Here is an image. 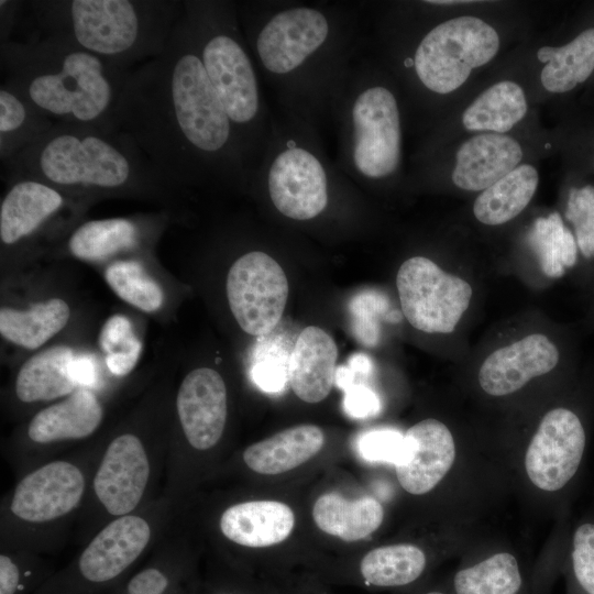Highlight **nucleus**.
<instances>
[{"mask_svg": "<svg viewBox=\"0 0 594 594\" xmlns=\"http://www.w3.org/2000/svg\"><path fill=\"white\" fill-rule=\"evenodd\" d=\"M169 187L250 186L253 167L183 13L165 48L127 74L114 113Z\"/></svg>", "mask_w": 594, "mask_h": 594, "instance_id": "1", "label": "nucleus"}, {"mask_svg": "<svg viewBox=\"0 0 594 594\" xmlns=\"http://www.w3.org/2000/svg\"><path fill=\"white\" fill-rule=\"evenodd\" d=\"M255 65L282 111L319 130L333 91L361 48L360 19L348 4L237 1Z\"/></svg>", "mask_w": 594, "mask_h": 594, "instance_id": "2", "label": "nucleus"}, {"mask_svg": "<svg viewBox=\"0 0 594 594\" xmlns=\"http://www.w3.org/2000/svg\"><path fill=\"white\" fill-rule=\"evenodd\" d=\"M2 167L8 179L32 178L69 195H156L169 187L128 134L96 125L55 123Z\"/></svg>", "mask_w": 594, "mask_h": 594, "instance_id": "3", "label": "nucleus"}, {"mask_svg": "<svg viewBox=\"0 0 594 594\" xmlns=\"http://www.w3.org/2000/svg\"><path fill=\"white\" fill-rule=\"evenodd\" d=\"M4 82L55 123L116 129L114 113L129 70L67 41L35 35L0 42Z\"/></svg>", "mask_w": 594, "mask_h": 594, "instance_id": "4", "label": "nucleus"}, {"mask_svg": "<svg viewBox=\"0 0 594 594\" xmlns=\"http://www.w3.org/2000/svg\"><path fill=\"white\" fill-rule=\"evenodd\" d=\"M36 35L67 41L121 69L163 52L184 0L25 1Z\"/></svg>", "mask_w": 594, "mask_h": 594, "instance_id": "5", "label": "nucleus"}, {"mask_svg": "<svg viewBox=\"0 0 594 594\" xmlns=\"http://www.w3.org/2000/svg\"><path fill=\"white\" fill-rule=\"evenodd\" d=\"M184 13L207 77L254 173L271 132L272 116L240 24L237 1L184 0Z\"/></svg>", "mask_w": 594, "mask_h": 594, "instance_id": "6", "label": "nucleus"}, {"mask_svg": "<svg viewBox=\"0 0 594 594\" xmlns=\"http://www.w3.org/2000/svg\"><path fill=\"white\" fill-rule=\"evenodd\" d=\"M328 119L337 133L336 164L346 177L370 184L397 174L403 140L399 102L375 78L360 51L333 91Z\"/></svg>", "mask_w": 594, "mask_h": 594, "instance_id": "7", "label": "nucleus"}, {"mask_svg": "<svg viewBox=\"0 0 594 594\" xmlns=\"http://www.w3.org/2000/svg\"><path fill=\"white\" fill-rule=\"evenodd\" d=\"M153 534L154 526L143 515L113 518L35 594H110L130 575Z\"/></svg>", "mask_w": 594, "mask_h": 594, "instance_id": "8", "label": "nucleus"}, {"mask_svg": "<svg viewBox=\"0 0 594 594\" xmlns=\"http://www.w3.org/2000/svg\"><path fill=\"white\" fill-rule=\"evenodd\" d=\"M498 48L494 28L476 16L462 15L430 29L404 66L425 89L446 95L462 86L472 69L492 61Z\"/></svg>", "mask_w": 594, "mask_h": 594, "instance_id": "9", "label": "nucleus"}, {"mask_svg": "<svg viewBox=\"0 0 594 594\" xmlns=\"http://www.w3.org/2000/svg\"><path fill=\"white\" fill-rule=\"evenodd\" d=\"M396 286L405 318L426 333H451L473 295L466 280L425 256L410 257L400 265Z\"/></svg>", "mask_w": 594, "mask_h": 594, "instance_id": "10", "label": "nucleus"}, {"mask_svg": "<svg viewBox=\"0 0 594 594\" xmlns=\"http://www.w3.org/2000/svg\"><path fill=\"white\" fill-rule=\"evenodd\" d=\"M227 298L240 328L264 337L278 324L288 298V282L282 266L263 251L238 257L227 275Z\"/></svg>", "mask_w": 594, "mask_h": 594, "instance_id": "11", "label": "nucleus"}, {"mask_svg": "<svg viewBox=\"0 0 594 594\" xmlns=\"http://www.w3.org/2000/svg\"><path fill=\"white\" fill-rule=\"evenodd\" d=\"M586 443L584 421L574 409L549 410L526 452L525 466L530 481L546 492L564 488L580 470Z\"/></svg>", "mask_w": 594, "mask_h": 594, "instance_id": "12", "label": "nucleus"}, {"mask_svg": "<svg viewBox=\"0 0 594 594\" xmlns=\"http://www.w3.org/2000/svg\"><path fill=\"white\" fill-rule=\"evenodd\" d=\"M86 475L67 460L47 462L15 485L9 503L11 516L30 526H45L69 516L86 492Z\"/></svg>", "mask_w": 594, "mask_h": 594, "instance_id": "13", "label": "nucleus"}, {"mask_svg": "<svg viewBox=\"0 0 594 594\" xmlns=\"http://www.w3.org/2000/svg\"><path fill=\"white\" fill-rule=\"evenodd\" d=\"M152 476L151 454L135 433L111 440L95 472V497L113 518L133 514L143 501Z\"/></svg>", "mask_w": 594, "mask_h": 594, "instance_id": "14", "label": "nucleus"}, {"mask_svg": "<svg viewBox=\"0 0 594 594\" xmlns=\"http://www.w3.org/2000/svg\"><path fill=\"white\" fill-rule=\"evenodd\" d=\"M176 411L193 449L213 448L223 435L228 414L227 387L221 375L209 367L189 372L179 385Z\"/></svg>", "mask_w": 594, "mask_h": 594, "instance_id": "15", "label": "nucleus"}, {"mask_svg": "<svg viewBox=\"0 0 594 594\" xmlns=\"http://www.w3.org/2000/svg\"><path fill=\"white\" fill-rule=\"evenodd\" d=\"M560 359V350L547 336L532 333L492 352L481 365L479 383L488 395H508L554 370Z\"/></svg>", "mask_w": 594, "mask_h": 594, "instance_id": "16", "label": "nucleus"}, {"mask_svg": "<svg viewBox=\"0 0 594 594\" xmlns=\"http://www.w3.org/2000/svg\"><path fill=\"white\" fill-rule=\"evenodd\" d=\"M404 438L405 455L395 465L398 482L410 494H426L444 477L454 462L452 433L443 422L428 418L410 427Z\"/></svg>", "mask_w": 594, "mask_h": 594, "instance_id": "17", "label": "nucleus"}, {"mask_svg": "<svg viewBox=\"0 0 594 594\" xmlns=\"http://www.w3.org/2000/svg\"><path fill=\"white\" fill-rule=\"evenodd\" d=\"M0 205V240L12 246L33 237L66 205L69 194L32 178L9 179Z\"/></svg>", "mask_w": 594, "mask_h": 594, "instance_id": "18", "label": "nucleus"}, {"mask_svg": "<svg viewBox=\"0 0 594 594\" xmlns=\"http://www.w3.org/2000/svg\"><path fill=\"white\" fill-rule=\"evenodd\" d=\"M455 158L453 184L464 190L483 191L518 166L522 150L508 135L482 133L465 141Z\"/></svg>", "mask_w": 594, "mask_h": 594, "instance_id": "19", "label": "nucleus"}, {"mask_svg": "<svg viewBox=\"0 0 594 594\" xmlns=\"http://www.w3.org/2000/svg\"><path fill=\"white\" fill-rule=\"evenodd\" d=\"M338 359L333 338L316 326L297 337L288 362V384L301 400L316 404L330 393Z\"/></svg>", "mask_w": 594, "mask_h": 594, "instance_id": "20", "label": "nucleus"}, {"mask_svg": "<svg viewBox=\"0 0 594 594\" xmlns=\"http://www.w3.org/2000/svg\"><path fill=\"white\" fill-rule=\"evenodd\" d=\"M102 418L103 408L96 394L79 387L34 415L28 427V437L36 444L85 439L98 429Z\"/></svg>", "mask_w": 594, "mask_h": 594, "instance_id": "21", "label": "nucleus"}, {"mask_svg": "<svg viewBox=\"0 0 594 594\" xmlns=\"http://www.w3.org/2000/svg\"><path fill=\"white\" fill-rule=\"evenodd\" d=\"M295 525L292 508L277 501H249L222 513L219 527L230 541L249 548H264L288 538Z\"/></svg>", "mask_w": 594, "mask_h": 594, "instance_id": "22", "label": "nucleus"}, {"mask_svg": "<svg viewBox=\"0 0 594 594\" xmlns=\"http://www.w3.org/2000/svg\"><path fill=\"white\" fill-rule=\"evenodd\" d=\"M74 352L56 345L43 350L20 367L14 391L23 403L50 402L65 397L79 388L74 372Z\"/></svg>", "mask_w": 594, "mask_h": 594, "instance_id": "23", "label": "nucleus"}, {"mask_svg": "<svg viewBox=\"0 0 594 594\" xmlns=\"http://www.w3.org/2000/svg\"><path fill=\"white\" fill-rule=\"evenodd\" d=\"M324 444L316 425H298L255 442L243 452L244 463L260 474H280L305 463Z\"/></svg>", "mask_w": 594, "mask_h": 594, "instance_id": "24", "label": "nucleus"}, {"mask_svg": "<svg viewBox=\"0 0 594 594\" xmlns=\"http://www.w3.org/2000/svg\"><path fill=\"white\" fill-rule=\"evenodd\" d=\"M319 529L344 541H356L374 532L383 522L384 509L371 496L350 499L337 492L320 495L312 507Z\"/></svg>", "mask_w": 594, "mask_h": 594, "instance_id": "25", "label": "nucleus"}, {"mask_svg": "<svg viewBox=\"0 0 594 594\" xmlns=\"http://www.w3.org/2000/svg\"><path fill=\"white\" fill-rule=\"evenodd\" d=\"M55 122L8 82L0 86L1 164L34 144Z\"/></svg>", "mask_w": 594, "mask_h": 594, "instance_id": "26", "label": "nucleus"}, {"mask_svg": "<svg viewBox=\"0 0 594 594\" xmlns=\"http://www.w3.org/2000/svg\"><path fill=\"white\" fill-rule=\"evenodd\" d=\"M69 317V306L61 298L46 299L28 309L1 307L0 333L15 345L34 350L58 333Z\"/></svg>", "mask_w": 594, "mask_h": 594, "instance_id": "27", "label": "nucleus"}, {"mask_svg": "<svg viewBox=\"0 0 594 594\" xmlns=\"http://www.w3.org/2000/svg\"><path fill=\"white\" fill-rule=\"evenodd\" d=\"M538 182V172L532 165H518L479 195L473 205L474 217L487 226L508 222L528 206Z\"/></svg>", "mask_w": 594, "mask_h": 594, "instance_id": "28", "label": "nucleus"}, {"mask_svg": "<svg viewBox=\"0 0 594 594\" xmlns=\"http://www.w3.org/2000/svg\"><path fill=\"white\" fill-rule=\"evenodd\" d=\"M527 112L522 88L510 80H503L479 95L462 114L469 131L503 134L518 123Z\"/></svg>", "mask_w": 594, "mask_h": 594, "instance_id": "29", "label": "nucleus"}, {"mask_svg": "<svg viewBox=\"0 0 594 594\" xmlns=\"http://www.w3.org/2000/svg\"><path fill=\"white\" fill-rule=\"evenodd\" d=\"M537 57L546 63L541 70L542 86L550 92H566L594 70V29L583 31L563 46H543Z\"/></svg>", "mask_w": 594, "mask_h": 594, "instance_id": "30", "label": "nucleus"}, {"mask_svg": "<svg viewBox=\"0 0 594 594\" xmlns=\"http://www.w3.org/2000/svg\"><path fill=\"white\" fill-rule=\"evenodd\" d=\"M139 226L129 218L90 220L77 227L68 239L70 254L79 260L105 261L138 246Z\"/></svg>", "mask_w": 594, "mask_h": 594, "instance_id": "31", "label": "nucleus"}, {"mask_svg": "<svg viewBox=\"0 0 594 594\" xmlns=\"http://www.w3.org/2000/svg\"><path fill=\"white\" fill-rule=\"evenodd\" d=\"M426 568V556L414 544L375 548L361 560L359 571L364 582L377 587H397L415 582Z\"/></svg>", "mask_w": 594, "mask_h": 594, "instance_id": "32", "label": "nucleus"}, {"mask_svg": "<svg viewBox=\"0 0 594 594\" xmlns=\"http://www.w3.org/2000/svg\"><path fill=\"white\" fill-rule=\"evenodd\" d=\"M542 272L551 278L561 277L566 268L575 265L578 245L574 235L566 228L558 212L538 218L530 232Z\"/></svg>", "mask_w": 594, "mask_h": 594, "instance_id": "33", "label": "nucleus"}, {"mask_svg": "<svg viewBox=\"0 0 594 594\" xmlns=\"http://www.w3.org/2000/svg\"><path fill=\"white\" fill-rule=\"evenodd\" d=\"M453 583L457 594H516L521 575L516 558L499 552L459 571Z\"/></svg>", "mask_w": 594, "mask_h": 594, "instance_id": "34", "label": "nucleus"}, {"mask_svg": "<svg viewBox=\"0 0 594 594\" xmlns=\"http://www.w3.org/2000/svg\"><path fill=\"white\" fill-rule=\"evenodd\" d=\"M105 278L118 297L142 311L154 312L163 305L161 286L138 261L111 263L105 272Z\"/></svg>", "mask_w": 594, "mask_h": 594, "instance_id": "35", "label": "nucleus"}, {"mask_svg": "<svg viewBox=\"0 0 594 594\" xmlns=\"http://www.w3.org/2000/svg\"><path fill=\"white\" fill-rule=\"evenodd\" d=\"M186 568L172 554L155 558L110 594H193Z\"/></svg>", "mask_w": 594, "mask_h": 594, "instance_id": "36", "label": "nucleus"}, {"mask_svg": "<svg viewBox=\"0 0 594 594\" xmlns=\"http://www.w3.org/2000/svg\"><path fill=\"white\" fill-rule=\"evenodd\" d=\"M99 344L106 353V364L116 376L129 374L136 365L142 342L131 321L123 315L111 316L102 326Z\"/></svg>", "mask_w": 594, "mask_h": 594, "instance_id": "37", "label": "nucleus"}, {"mask_svg": "<svg viewBox=\"0 0 594 594\" xmlns=\"http://www.w3.org/2000/svg\"><path fill=\"white\" fill-rule=\"evenodd\" d=\"M53 574L30 556L0 554V594H35Z\"/></svg>", "mask_w": 594, "mask_h": 594, "instance_id": "38", "label": "nucleus"}, {"mask_svg": "<svg viewBox=\"0 0 594 594\" xmlns=\"http://www.w3.org/2000/svg\"><path fill=\"white\" fill-rule=\"evenodd\" d=\"M292 350L286 349L282 340L272 341L258 348L251 376L262 391L278 393L284 389L288 383V362Z\"/></svg>", "mask_w": 594, "mask_h": 594, "instance_id": "39", "label": "nucleus"}, {"mask_svg": "<svg viewBox=\"0 0 594 594\" xmlns=\"http://www.w3.org/2000/svg\"><path fill=\"white\" fill-rule=\"evenodd\" d=\"M565 218L574 227L578 249L586 258H594V186L572 188Z\"/></svg>", "mask_w": 594, "mask_h": 594, "instance_id": "40", "label": "nucleus"}, {"mask_svg": "<svg viewBox=\"0 0 594 594\" xmlns=\"http://www.w3.org/2000/svg\"><path fill=\"white\" fill-rule=\"evenodd\" d=\"M571 569L580 592L594 594V521L582 522L573 534Z\"/></svg>", "mask_w": 594, "mask_h": 594, "instance_id": "41", "label": "nucleus"}, {"mask_svg": "<svg viewBox=\"0 0 594 594\" xmlns=\"http://www.w3.org/2000/svg\"><path fill=\"white\" fill-rule=\"evenodd\" d=\"M358 452L366 461L397 465L406 451L404 435L394 429H373L358 439Z\"/></svg>", "mask_w": 594, "mask_h": 594, "instance_id": "42", "label": "nucleus"}, {"mask_svg": "<svg viewBox=\"0 0 594 594\" xmlns=\"http://www.w3.org/2000/svg\"><path fill=\"white\" fill-rule=\"evenodd\" d=\"M336 383L344 391L343 406L351 417L366 418L380 411L378 396L369 386L355 383L354 373L340 374Z\"/></svg>", "mask_w": 594, "mask_h": 594, "instance_id": "43", "label": "nucleus"}, {"mask_svg": "<svg viewBox=\"0 0 594 594\" xmlns=\"http://www.w3.org/2000/svg\"><path fill=\"white\" fill-rule=\"evenodd\" d=\"M353 315L355 316L356 333L359 332L360 341L364 344H374L377 340V324L374 318V312H382L387 308L385 298L381 295L369 294L360 295L352 304Z\"/></svg>", "mask_w": 594, "mask_h": 594, "instance_id": "44", "label": "nucleus"}, {"mask_svg": "<svg viewBox=\"0 0 594 594\" xmlns=\"http://www.w3.org/2000/svg\"><path fill=\"white\" fill-rule=\"evenodd\" d=\"M23 4L24 1H0V42L11 38V33L18 22V16Z\"/></svg>", "mask_w": 594, "mask_h": 594, "instance_id": "45", "label": "nucleus"}, {"mask_svg": "<svg viewBox=\"0 0 594 594\" xmlns=\"http://www.w3.org/2000/svg\"><path fill=\"white\" fill-rule=\"evenodd\" d=\"M92 363L87 358H75L73 372L77 383L80 385H90L94 381Z\"/></svg>", "mask_w": 594, "mask_h": 594, "instance_id": "46", "label": "nucleus"}, {"mask_svg": "<svg viewBox=\"0 0 594 594\" xmlns=\"http://www.w3.org/2000/svg\"><path fill=\"white\" fill-rule=\"evenodd\" d=\"M426 594H443V593L437 592V591H432V592H428V593H426Z\"/></svg>", "mask_w": 594, "mask_h": 594, "instance_id": "47", "label": "nucleus"}, {"mask_svg": "<svg viewBox=\"0 0 594 594\" xmlns=\"http://www.w3.org/2000/svg\"><path fill=\"white\" fill-rule=\"evenodd\" d=\"M218 594H231V593H218Z\"/></svg>", "mask_w": 594, "mask_h": 594, "instance_id": "48", "label": "nucleus"}]
</instances>
